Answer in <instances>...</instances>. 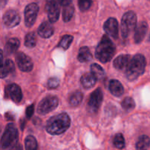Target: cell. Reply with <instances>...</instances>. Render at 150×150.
Segmentation results:
<instances>
[{"mask_svg": "<svg viewBox=\"0 0 150 150\" xmlns=\"http://www.w3.org/2000/svg\"><path fill=\"white\" fill-rule=\"evenodd\" d=\"M71 120L66 113H61L54 116L48 120L46 125V130L49 134L56 136L65 133L69 128Z\"/></svg>", "mask_w": 150, "mask_h": 150, "instance_id": "6da1fadb", "label": "cell"}, {"mask_svg": "<svg viewBox=\"0 0 150 150\" xmlns=\"http://www.w3.org/2000/svg\"><path fill=\"white\" fill-rule=\"evenodd\" d=\"M116 47L111 40L106 35H103L96 49L95 56L101 62L107 63L110 61L115 54Z\"/></svg>", "mask_w": 150, "mask_h": 150, "instance_id": "7a4b0ae2", "label": "cell"}, {"mask_svg": "<svg viewBox=\"0 0 150 150\" xmlns=\"http://www.w3.org/2000/svg\"><path fill=\"white\" fill-rule=\"evenodd\" d=\"M146 67V59L142 54H136L131 59L125 75L128 80L134 81L144 73Z\"/></svg>", "mask_w": 150, "mask_h": 150, "instance_id": "3957f363", "label": "cell"}, {"mask_svg": "<svg viewBox=\"0 0 150 150\" xmlns=\"http://www.w3.org/2000/svg\"><path fill=\"white\" fill-rule=\"evenodd\" d=\"M19 133L18 130L13 123H9L5 127L1 140V147L4 150H7L16 146L18 145Z\"/></svg>", "mask_w": 150, "mask_h": 150, "instance_id": "277c9868", "label": "cell"}, {"mask_svg": "<svg viewBox=\"0 0 150 150\" xmlns=\"http://www.w3.org/2000/svg\"><path fill=\"white\" fill-rule=\"evenodd\" d=\"M137 24V16L132 11L126 12L121 18V32L124 38H127L129 34L135 29Z\"/></svg>", "mask_w": 150, "mask_h": 150, "instance_id": "5b68a950", "label": "cell"}, {"mask_svg": "<svg viewBox=\"0 0 150 150\" xmlns=\"http://www.w3.org/2000/svg\"><path fill=\"white\" fill-rule=\"evenodd\" d=\"M58 98L54 95H49L39 103L37 111L41 115H45L54 111L58 106Z\"/></svg>", "mask_w": 150, "mask_h": 150, "instance_id": "8992f818", "label": "cell"}, {"mask_svg": "<svg viewBox=\"0 0 150 150\" xmlns=\"http://www.w3.org/2000/svg\"><path fill=\"white\" fill-rule=\"evenodd\" d=\"M61 6V0H46V10L51 23H55L58 20Z\"/></svg>", "mask_w": 150, "mask_h": 150, "instance_id": "52a82bcc", "label": "cell"}, {"mask_svg": "<svg viewBox=\"0 0 150 150\" xmlns=\"http://www.w3.org/2000/svg\"><path fill=\"white\" fill-rule=\"evenodd\" d=\"M103 100L102 91L100 88L96 89L90 96L88 102V110L92 114H95L98 111L101 106Z\"/></svg>", "mask_w": 150, "mask_h": 150, "instance_id": "ba28073f", "label": "cell"}, {"mask_svg": "<svg viewBox=\"0 0 150 150\" xmlns=\"http://www.w3.org/2000/svg\"><path fill=\"white\" fill-rule=\"evenodd\" d=\"M39 7L36 3L28 4L24 10V22L27 27H31L35 23L38 16Z\"/></svg>", "mask_w": 150, "mask_h": 150, "instance_id": "9c48e42d", "label": "cell"}, {"mask_svg": "<svg viewBox=\"0 0 150 150\" xmlns=\"http://www.w3.org/2000/svg\"><path fill=\"white\" fill-rule=\"evenodd\" d=\"M16 62L19 68L23 72H29L33 68V63L32 59L22 52L17 53Z\"/></svg>", "mask_w": 150, "mask_h": 150, "instance_id": "30bf717a", "label": "cell"}, {"mask_svg": "<svg viewBox=\"0 0 150 150\" xmlns=\"http://www.w3.org/2000/svg\"><path fill=\"white\" fill-rule=\"evenodd\" d=\"M21 21L19 13L14 10H9L3 16V23L7 28H13L18 26Z\"/></svg>", "mask_w": 150, "mask_h": 150, "instance_id": "8fae6325", "label": "cell"}, {"mask_svg": "<svg viewBox=\"0 0 150 150\" xmlns=\"http://www.w3.org/2000/svg\"><path fill=\"white\" fill-rule=\"evenodd\" d=\"M14 70V63L10 59L4 60L3 51L0 49V79L7 77L10 73H13Z\"/></svg>", "mask_w": 150, "mask_h": 150, "instance_id": "7c38bea8", "label": "cell"}, {"mask_svg": "<svg viewBox=\"0 0 150 150\" xmlns=\"http://www.w3.org/2000/svg\"><path fill=\"white\" fill-rule=\"evenodd\" d=\"M104 30L106 33L114 39H117L119 35V23L114 18H110L104 24Z\"/></svg>", "mask_w": 150, "mask_h": 150, "instance_id": "4fadbf2b", "label": "cell"}, {"mask_svg": "<svg viewBox=\"0 0 150 150\" xmlns=\"http://www.w3.org/2000/svg\"><path fill=\"white\" fill-rule=\"evenodd\" d=\"M7 94L10 99L16 103H19L21 101L23 95L20 86L16 83H11L7 87Z\"/></svg>", "mask_w": 150, "mask_h": 150, "instance_id": "5bb4252c", "label": "cell"}, {"mask_svg": "<svg viewBox=\"0 0 150 150\" xmlns=\"http://www.w3.org/2000/svg\"><path fill=\"white\" fill-rule=\"evenodd\" d=\"M147 30H148V24L146 21H141L135 27V35H134V40L135 43H140L142 42L146 35Z\"/></svg>", "mask_w": 150, "mask_h": 150, "instance_id": "9a60e30c", "label": "cell"}, {"mask_svg": "<svg viewBox=\"0 0 150 150\" xmlns=\"http://www.w3.org/2000/svg\"><path fill=\"white\" fill-rule=\"evenodd\" d=\"M130 60V56L127 54H122L115 59L113 62V67L119 70H125Z\"/></svg>", "mask_w": 150, "mask_h": 150, "instance_id": "2e32d148", "label": "cell"}, {"mask_svg": "<svg viewBox=\"0 0 150 150\" xmlns=\"http://www.w3.org/2000/svg\"><path fill=\"white\" fill-rule=\"evenodd\" d=\"M38 33L41 38H49L54 33V27L51 25V22L44 21L38 28Z\"/></svg>", "mask_w": 150, "mask_h": 150, "instance_id": "e0dca14e", "label": "cell"}, {"mask_svg": "<svg viewBox=\"0 0 150 150\" xmlns=\"http://www.w3.org/2000/svg\"><path fill=\"white\" fill-rule=\"evenodd\" d=\"M109 90L114 96L121 97L123 95L124 89L119 81L113 79L109 83Z\"/></svg>", "mask_w": 150, "mask_h": 150, "instance_id": "ac0fdd59", "label": "cell"}, {"mask_svg": "<svg viewBox=\"0 0 150 150\" xmlns=\"http://www.w3.org/2000/svg\"><path fill=\"white\" fill-rule=\"evenodd\" d=\"M97 81L96 76L91 73H85L80 79L81 83L85 89H91L96 84Z\"/></svg>", "mask_w": 150, "mask_h": 150, "instance_id": "d6986e66", "label": "cell"}, {"mask_svg": "<svg viewBox=\"0 0 150 150\" xmlns=\"http://www.w3.org/2000/svg\"><path fill=\"white\" fill-rule=\"evenodd\" d=\"M92 58L93 56L88 47L84 46L82 47V48L79 49V54H78L77 57L79 62H80L82 63L88 62L92 60Z\"/></svg>", "mask_w": 150, "mask_h": 150, "instance_id": "ffe728a7", "label": "cell"}, {"mask_svg": "<svg viewBox=\"0 0 150 150\" xmlns=\"http://www.w3.org/2000/svg\"><path fill=\"white\" fill-rule=\"evenodd\" d=\"M74 13V7L73 2L63 5V20L64 22H69L72 18Z\"/></svg>", "mask_w": 150, "mask_h": 150, "instance_id": "44dd1931", "label": "cell"}, {"mask_svg": "<svg viewBox=\"0 0 150 150\" xmlns=\"http://www.w3.org/2000/svg\"><path fill=\"white\" fill-rule=\"evenodd\" d=\"M20 41L17 38H10L5 45V51L7 54H12L16 52L19 48Z\"/></svg>", "mask_w": 150, "mask_h": 150, "instance_id": "7402d4cb", "label": "cell"}, {"mask_svg": "<svg viewBox=\"0 0 150 150\" xmlns=\"http://www.w3.org/2000/svg\"><path fill=\"white\" fill-rule=\"evenodd\" d=\"M150 146V139L146 135L140 136L135 144L136 150H146Z\"/></svg>", "mask_w": 150, "mask_h": 150, "instance_id": "603a6c76", "label": "cell"}, {"mask_svg": "<svg viewBox=\"0 0 150 150\" xmlns=\"http://www.w3.org/2000/svg\"><path fill=\"white\" fill-rule=\"evenodd\" d=\"M83 95L79 91H76L72 93L69 97V103L71 106H77L82 102Z\"/></svg>", "mask_w": 150, "mask_h": 150, "instance_id": "cb8c5ba5", "label": "cell"}, {"mask_svg": "<svg viewBox=\"0 0 150 150\" xmlns=\"http://www.w3.org/2000/svg\"><path fill=\"white\" fill-rule=\"evenodd\" d=\"M91 73H93L96 76L97 80H100V79H103L104 76V71L103 68L101 66L99 65L98 64H96V63L92 64L91 65Z\"/></svg>", "mask_w": 150, "mask_h": 150, "instance_id": "d4e9b609", "label": "cell"}, {"mask_svg": "<svg viewBox=\"0 0 150 150\" xmlns=\"http://www.w3.org/2000/svg\"><path fill=\"white\" fill-rule=\"evenodd\" d=\"M37 42L36 35L35 32H31L26 34L24 40V45L28 48H33L35 46Z\"/></svg>", "mask_w": 150, "mask_h": 150, "instance_id": "484cf974", "label": "cell"}, {"mask_svg": "<svg viewBox=\"0 0 150 150\" xmlns=\"http://www.w3.org/2000/svg\"><path fill=\"white\" fill-rule=\"evenodd\" d=\"M25 149L26 150H37L38 143L35 138L32 136H28L25 139Z\"/></svg>", "mask_w": 150, "mask_h": 150, "instance_id": "4316f807", "label": "cell"}, {"mask_svg": "<svg viewBox=\"0 0 150 150\" xmlns=\"http://www.w3.org/2000/svg\"><path fill=\"white\" fill-rule=\"evenodd\" d=\"M121 107L125 110V111H132L135 108V103L134 100L130 97H126L122 100Z\"/></svg>", "mask_w": 150, "mask_h": 150, "instance_id": "83f0119b", "label": "cell"}, {"mask_svg": "<svg viewBox=\"0 0 150 150\" xmlns=\"http://www.w3.org/2000/svg\"><path fill=\"white\" fill-rule=\"evenodd\" d=\"M73 39L74 38L71 35H64V36L63 37V38L61 39V40H60V42H59L58 47L59 48H63V49L64 50H67L68 48H69L71 44Z\"/></svg>", "mask_w": 150, "mask_h": 150, "instance_id": "f1b7e54d", "label": "cell"}, {"mask_svg": "<svg viewBox=\"0 0 150 150\" xmlns=\"http://www.w3.org/2000/svg\"><path fill=\"white\" fill-rule=\"evenodd\" d=\"M113 145L118 149H123L125 146V140L121 133H117L113 138Z\"/></svg>", "mask_w": 150, "mask_h": 150, "instance_id": "f546056e", "label": "cell"}, {"mask_svg": "<svg viewBox=\"0 0 150 150\" xmlns=\"http://www.w3.org/2000/svg\"><path fill=\"white\" fill-rule=\"evenodd\" d=\"M92 0H78V6L82 12L88 10L92 4Z\"/></svg>", "mask_w": 150, "mask_h": 150, "instance_id": "4dcf8cb0", "label": "cell"}, {"mask_svg": "<svg viewBox=\"0 0 150 150\" xmlns=\"http://www.w3.org/2000/svg\"><path fill=\"white\" fill-rule=\"evenodd\" d=\"M59 86V80L57 78H51L48 81V86L49 89H55Z\"/></svg>", "mask_w": 150, "mask_h": 150, "instance_id": "1f68e13d", "label": "cell"}, {"mask_svg": "<svg viewBox=\"0 0 150 150\" xmlns=\"http://www.w3.org/2000/svg\"><path fill=\"white\" fill-rule=\"evenodd\" d=\"M34 108H35V105L34 104H32L31 105L28 106L26 108V118L27 119H30L31 117H32L34 114Z\"/></svg>", "mask_w": 150, "mask_h": 150, "instance_id": "d6a6232c", "label": "cell"}, {"mask_svg": "<svg viewBox=\"0 0 150 150\" xmlns=\"http://www.w3.org/2000/svg\"><path fill=\"white\" fill-rule=\"evenodd\" d=\"M5 117L8 120H13V114H10V113H7V114H5Z\"/></svg>", "mask_w": 150, "mask_h": 150, "instance_id": "836d02e7", "label": "cell"}, {"mask_svg": "<svg viewBox=\"0 0 150 150\" xmlns=\"http://www.w3.org/2000/svg\"><path fill=\"white\" fill-rule=\"evenodd\" d=\"M73 2V0H61V4L62 6L66 4H69V3Z\"/></svg>", "mask_w": 150, "mask_h": 150, "instance_id": "e575fe53", "label": "cell"}, {"mask_svg": "<svg viewBox=\"0 0 150 150\" xmlns=\"http://www.w3.org/2000/svg\"><path fill=\"white\" fill-rule=\"evenodd\" d=\"M149 40H150V35H149Z\"/></svg>", "mask_w": 150, "mask_h": 150, "instance_id": "d590c367", "label": "cell"}]
</instances>
